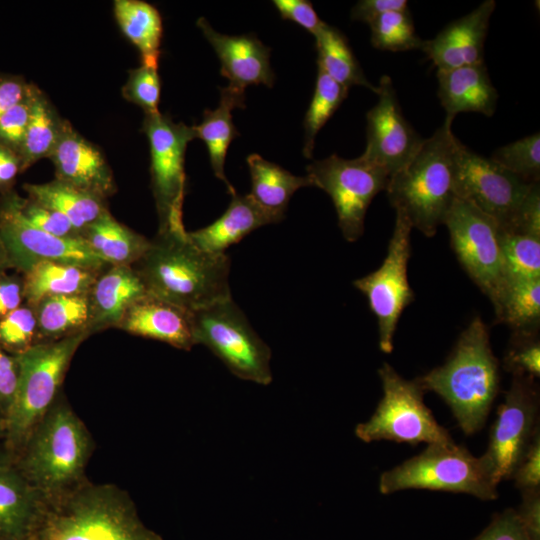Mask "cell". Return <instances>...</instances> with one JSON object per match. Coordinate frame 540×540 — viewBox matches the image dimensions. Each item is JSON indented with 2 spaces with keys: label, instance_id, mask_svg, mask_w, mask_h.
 Returning a JSON list of instances; mask_svg holds the SVG:
<instances>
[{
  "label": "cell",
  "instance_id": "cell-1",
  "mask_svg": "<svg viewBox=\"0 0 540 540\" xmlns=\"http://www.w3.org/2000/svg\"><path fill=\"white\" fill-rule=\"evenodd\" d=\"M231 261L197 248L187 231H162L132 265L148 295L193 313L231 298Z\"/></svg>",
  "mask_w": 540,
  "mask_h": 540
},
{
  "label": "cell",
  "instance_id": "cell-2",
  "mask_svg": "<svg viewBox=\"0 0 540 540\" xmlns=\"http://www.w3.org/2000/svg\"><path fill=\"white\" fill-rule=\"evenodd\" d=\"M94 448L90 431L61 393L13 455L47 503L88 479Z\"/></svg>",
  "mask_w": 540,
  "mask_h": 540
},
{
  "label": "cell",
  "instance_id": "cell-3",
  "mask_svg": "<svg viewBox=\"0 0 540 540\" xmlns=\"http://www.w3.org/2000/svg\"><path fill=\"white\" fill-rule=\"evenodd\" d=\"M35 540H163L139 517L127 491L89 479L46 503Z\"/></svg>",
  "mask_w": 540,
  "mask_h": 540
},
{
  "label": "cell",
  "instance_id": "cell-4",
  "mask_svg": "<svg viewBox=\"0 0 540 540\" xmlns=\"http://www.w3.org/2000/svg\"><path fill=\"white\" fill-rule=\"evenodd\" d=\"M417 380L425 392H434L446 402L464 434L480 431L500 385L499 362L482 319L470 322L444 364Z\"/></svg>",
  "mask_w": 540,
  "mask_h": 540
},
{
  "label": "cell",
  "instance_id": "cell-5",
  "mask_svg": "<svg viewBox=\"0 0 540 540\" xmlns=\"http://www.w3.org/2000/svg\"><path fill=\"white\" fill-rule=\"evenodd\" d=\"M452 122L445 118L443 125L424 139L410 162L389 178L385 190L395 211L426 237H433L444 224L456 198L454 156L458 139L452 133Z\"/></svg>",
  "mask_w": 540,
  "mask_h": 540
},
{
  "label": "cell",
  "instance_id": "cell-6",
  "mask_svg": "<svg viewBox=\"0 0 540 540\" xmlns=\"http://www.w3.org/2000/svg\"><path fill=\"white\" fill-rule=\"evenodd\" d=\"M90 336L82 332L55 341L39 342L16 356L19 380L14 403L5 419L4 445L16 453L51 408L79 346Z\"/></svg>",
  "mask_w": 540,
  "mask_h": 540
},
{
  "label": "cell",
  "instance_id": "cell-7",
  "mask_svg": "<svg viewBox=\"0 0 540 540\" xmlns=\"http://www.w3.org/2000/svg\"><path fill=\"white\" fill-rule=\"evenodd\" d=\"M498 484L483 456H474L465 446L433 443L379 479L383 495L410 489L465 493L489 501L498 497Z\"/></svg>",
  "mask_w": 540,
  "mask_h": 540
},
{
  "label": "cell",
  "instance_id": "cell-8",
  "mask_svg": "<svg viewBox=\"0 0 540 540\" xmlns=\"http://www.w3.org/2000/svg\"><path fill=\"white\" fill-rule=\"evenodd\" d=\"M378 375L383 396L372 416L355 428L361 441L387 440L410 445L454 442L424 403L425 391L417 378H403L387 362L378 369Z\"/></svg>",
  "mask_w": 540,
  "mask_h": 540
},
{
  "label": "cell",
  "instance_id": "cell-9",
  "mask_svg": "<svg viewBox=\"0 0 540 540\" xmlns=\"http://www.w3.org/2000/svg\"><path fill=\"white\" fill-rule=\"evenodd\" d=\"M194 342L206 346L236 377L272 382L271 349L232 297L192 313Z\"/></svg>",
  "mask_w": 540,
  "mask_h": 540
},
{
  "label": "cell",
  "instance_id": "cell-10",
  "mask_svg": "<svg viewBox=\"0 0 540 540\" xmlns=\"http://www.w3.org/2000/svg\"><path fill=\"white\" fill-rule=\"evenodd\" d=\"M450 244L463 270L499 307L510 284L501 249V228L471 204L455 198L444 220Z\"/></svg>",
  "mask_w": 540,
  "mask_h": 540
},
{
  "label": "cell",
  "instance_id": "cell-11",
  "mask_svg": "<svg viewBox=\"0 0 540 540\" xmlns=\"http://www.w3.org/2000/svg\"><path fill=\"white\" fill-rule=\"evenodd\" d=\"M306 171L313 186L332 199L344 239L357 241L363 235L369 205L379 192L386 190L390 176L362 155L344 159L333 154L312 162Z\"/></svg>",
  "mask_w": 540,
  "mask_h": 540
},
{
  "label": "cell",
  "instance_id": "cell-12",
  "mask_svg": "<svg viewBox=\"0 0 540 540\" xmlns=\"http://www.w3.org/2000/svg\"><path fill=\"white\" fill-rule=\"evenodd\" d=\"M143 132L150 146L151 185L159 218L158 232L184 231V159L188 143L196 138L194 127L176 123L158 113L145 115Z\"/></svg>",
  "mask_w": 540,
  "mask_h": 540
},
{
  "label": "cell",
  "instance_id": "cell-13",
  "mask_svg": "<svg viewBox=\"0 0 540 540\" xmlns=\"http://www.w3.org/2000/svg\"><path fill=\"white\" fill-rule=\"evenodd\" d=\"M19 198L13 189L0 193V240L16 272L23 274L44 261L94 270L110 266L81 237H57L30 224L20 211Z\"/></svg>",
  "mask_w": 540,
  "mask_h": 540
},
{
  "label": "cell",
  "instance_id": "cell-14",
  "mask_svg": "<svg viewBox=\"0 0 540 540\" xmlns=\"http://www.w3.org/2000/svg\"><path fill=\"white\" fill-rule=\"evenodd\" d=\"M412 226L408 219L396 211L395 224L385 259L381 266L353 282L365 295L378 323L379 347L391 353L398 321L415 298L408 281V262L411 255Z\"/></svg>",
  "mask_w": 540,
  "mask_h": 540
},
{
  "label": "cell",
  "instance_id": "cell-15",
  "mask_svg": "<svg viewBox=\"0 0 540 540\" xmlns=\"http://www.w3.org/2000/svg\"><path fill=\"white\" fill-rule=\"evenodd\" d=\"M535 184L523 181L457 140L454 156L455 196L492 218L501 229L513 225Z\"/></svg>",
  "mask_w": 540,
  "mask_h": 540
},
{
  "label": "cell",
  "instance_id": "cell-16",
  "mask_svg": "<svg viewBox=\"0 0 540 540\" xmlns=\"http://www.w3.org/2000/svg\"><path fill=\"white\" fill-rule=\"evenodd\" d=\"M539 390L535 378L513 376L504 401L498 406L482 455L497 484L511 479L539 428Z\"/></svg>",
  "mask_w": 540,
  "mask_h": 540
},
{
  "label": "cell",
  "instance_id": "cell-17",
  "mask_svg": "<svg viewBox=\"0 0 540 540\" xmlns=\"http://www.w3.org/2000/svg\"><path fill=\"white\" fill-rule=\"evenodd\" d=\"M376 94L378 101L366 115L367 137L362 156L391 177L410 162L424 139L404 117L389 76L380 78Z\"/></svg>",
  "mask_w": 540,
  "mask_h": 540
},
{
  "label": "cell",
  "instance_id": "cell-18",
  "mask_svg": "<svg viewBox=\"0 0 540 540\" xmlns=\"http://www.w3.org/2000/svg\"><path fill=\"white\" fill-rule=\"evenodd\" d=\"M48 158L54 164L55 179L105 200L115 193L113 173L102 151L67 120Z\"/></svg>",
  "mask_w": 540,
  "mask_h": 540
},
{
  "label": "cell",
  "instance_id": "cell-19",
  "mask_svg": "<svg viewBox=\"0 0 540 540\" xmlns=\"http://www.w3.org/2000/svg\"><path fill=\"white\" fill-rule=\"evenodd\" d=\"M197 25L220 60L221 75L229 80L228 90L245 96V89L250 85L272 86L274 74L270 66V49L255 35L218 33L205 18H199Z\"/></svg>",
  "mask_w": 540,
  "mask_h": 540
},
{
  "label": "cell",
  "instance_id": "cell-20",
  "mask_svg": "<svg viewBox=\"0 0 540 540\" xmlns=\"http://www.w3.org/2000/svg\"><path fill=\"white\" fill-rule=\"evenodd\" d=\"M46 500L27 480L15 457L0 444V540L32 538Z\"/></svg>",
  "mask_w": 540,
  "mask_h": 540
},
{
  "label": "cell",
  "instance_id": "cell-21",
  "mask_svg": "<svg viewBox=\"0 0 540 540\" xmlns=\"http://www.w3.org/2000/svg\"><path fill=\"white\" fill-rule=\"evenodd\" d=\"M496 2L486 0L467 15L452 21L433 39L422 42V51L438 70L484 63V43Z\"/></svg>",
  "mask_w": 540,
  "mask_h": 540
},
{
  "label": "cell",
  "instance_id": "cell-22",
  "mask_svg": "<svg viewBox=\"0 0 540 540\" xmlns=\"http://www.w3.org/2000/svg\"><path fill=\"white\" fill-rule=\"evenodd\" d=\"M147 295L142 280L132 266L110 265L105 268L88 292L90 334L117 328L126 311Z\"/></svg>",
  "mask_w": 540,
  "mask_h": 540
},
{
  "label": "cell",
  "instance_id": "cell-23",
  "mask_svg": "<svg viewBox=\"0 0 540 540\" xmlns=\"http://www.w3.org/2000/svg\"><path fill=\"white\" fill-rule=\"evenodd\" d=\"M118 329L189 351L195 345L192 313L147 295L124 314Z\"/></svg>",
  "mask_w": 540,
  "mask_h": 540
},
{
  "label": "cell",
  "instance_id": "cell-24",
  "mask_svg": "<svg viewBox=\"0 0 540 540\" xmlns=\"http://www.w3.org/2000/svg\"><path fill=\"white\" fill-rule=\"evenodd\" d=\"M438 97L446 111V119L453 121L461 112H477L491 117L498 100L484 63L448 70H437Z\"/></svg>",
  "mask_w": 540,
  "mask_h": 540
},
{
  "label": "cell",
  "instance_id": "cell-25",
  "mask_svg": "<svg viewBox=\"0 0 540 540\" xmlns=\"http://www.w3.org/2000/svg\"><path fill=\"white\" fill-rule=\"evenodd\" d=\"M277 223L249 194H234L225 212L210 225L187 231L189 240L210 254H225L230 246L240 242L257 228Z\"/></svg>",
  "mask_w": 540,
  "mask_h": 540
},
{
  "label": "cell",
  "instance_id": "cell-26",
  "mask_svg": "<svg viewBox=\"0 0 540 540\" xmlns=\"http://www.w3.org/2000/svg\"><path fill=\"white\" fill-rule=\"evenodd\" d=\"M103 270L59 262H39L23 277L24 303L35 306L51 296L87 294Z\"/></svg>",
  "mask_w": 540,
  "mask_h": 540
},
{
  "label": "cell",
  "instance_id": "cell-27",
  "mask_svg": "<svg viewBox=\"0 0 540 540\" xmlns=\"http://www.w3.org/2000/svg\"><path fill=\"white\" fill-rule=\"evenodd\" d=\"M251 177L250 197L277 222L284 218L292 195L303 187L313 186L306 176H296L281 166L254 153L247 157Z\"/></svg>",
  "mask_w": 540,
  "mask_h": 540
},
{
  "label": "cell",
  "instance_id": "cell-28",
  "mask_svg": "<svg viewBox=\"0 0 540 540\" xmlns=\"http://www.w3.org/2000/svg\"><path fill=\"white\" fill-rule=\"evenodd\" d=\"M244 107L245 96L237 95L224 87L221 89L219 106L214 110H205L202 122L193 126L196 138L201 139L208 148L214 175L225 184L231 196L237 192L225 175L224 165L229 145L239 136L232 122L231 111Z\"/></svg>",
  "mask_w": 540,
  "mask_h": 540
},
{
  "label": "cell",
  "instance_id": "cell-29",
  "mask_svg": "<svg viewBox=\"0 0 540 540\" xmlns=\"http://www.w3.org/2000/svg\"><path fill=\"white\" fill-rule=\"evenodd\" d=\"M31 200L67 217L81 231L108 212L105 199L75 188L57 179L43 184H24Z\"/></svg>",
  "mask_w": 540,
  "mask_h": 540
},
{
  "label": "cell",
  "instance_id": "cell-30",
  "mask_svg": "<svg viewBox=\"0 0 540 540\" xmlns=\"http://www.w3.org/2000/svg\"><path fill=\"white\" fill-rule=\"evenodd\" d=\"M80 237L109 265L132 266L150 244V239L120 223L109 211L84 228Z\"/></svg>",
  "mask_w": 540,
  "mask_h": 540
},
{
  "label": "cell",
  "instance_id": "cell-31",
  "mask_svg": "<svg viewBox=\"0 0 540 540\" xmlns=\"http://www.w3.org/2000/svg\"><path fill=\"white\" fill-rule=\"evenodd\" d=\"M33 309L37 322V343L55 341L82 332L90 334L88 293L47 297L40 300Z\"/></svg>",
  "mask_w": 540,
  "mask_h": 540
},
{
  "label": "cell",
  "instance_id": "cell-32",
  "mask_svg": "<svg viewBox=\"0 0 540 540\" xmlns=\"http://www.w3.org/2000/svg\"><path fill=\"white\" fill-rule=\"evenodd\" d=\"M114 16L122 33L138 49L142 65L158 68L163 34L159 11L145 1L116 0Z\"/></svg>",
  "mask_w": 540,
  "mask_h": 540
},
{
  "label": "cell",
  "instance_id": "cell-33",
  "mask_svg": "<svg viewBox=\"0 0 540 540\" xmlns=\"http://www.w3.org/2000/svg\"><path fill=\"white\" fill-rule=\"evenodd\" d=\"M314 37L318 70L348 89L351 86H364L377 92V86L365 77L347 38L340 30L325 23Z\"/></svg>",
  "mask_w": 540,
  "mask_h": 540
},
{
  "label": "cell",
  "instance_id": "cell-34",
  "mask_svg": "<svg viewBox=\"0 0 540 540\" xmlns=\"http://www.w3.org/2000/svg\"><path fill=\"white\" fill-rule=\"evenodd\" d=\"M65 120L62 119L46 95L34 87L31 111L24 141L18 157L21 172L42 158L49 157L61 134Z\"/></svg>",
  "mask_w": 540,
  "mask_h": 540
},
{
  "label": "cell",
  "instance_id": "cell-35",
  "mask_svg": "<svg viewBox=\"0 0 540 540\" xmlns=\"http://www.w3.org/2000/svg\"><path fill=\"white\" fill-rule=\"evenodd\" d=\"M496 320L514 334H537L540 324V278L510 282L495 310Z\"/></svg>",
  "mask_w": 540,
  "mask_h": 540
},
{
  "label": "cell",
  "instance_id": "cell-36",
  "mask_svg": "<svg viewBox=\"0 0 540 540\" xmlns=\"http://www.w3.org/2000/svg\"><path fill=\"white\" fill-rule=\"evenodd\" d=\"M349 89L318 70L312 100L304 118L303 154L311 158L316 135L346 99Z\"/></svg>",
  "mask_w": 540,
  "mask_h": 540
},
{
  "label": "cell",
  "instance_id": "cell-37",
  "mask_svg": "<svg viewBox=\"0 0 540 540\" xmlns=\"http://www.w3.org/2000/svg\"><path fill=\"white\" fill-rule=\"evenodd\" d=\"M500 240L509 282L540 278V236L501 229Z\"/></svg>",
  "mask_w": 540,
  "mask_h": 540
},
{
  "label": "cell",
  "instance_id": "cell-38",
  "mask_svg": "<svg viewBox=\"0 0 540 540\" xmlns=\"http://www.w3.org/2000/svg\"><path fill=\"white\" fill-rule=\"evenodd\" d=\"M372 45L383 51L420 49L423 40L416 34L409 9L381 14L369 23Z\"/></svg>",
  "mask_w": 540,
  "mask_h": 540
},
{
  "label": "cell",
  "instance_id": "cell-39",
  "mask_svg": "<svg viewBox=\"0 0 540 540\" xmlns=\"http://www.w3.org/2000/svg\"><path fill=\"white\" fill-rule=\"evenodd\" d=\"M490 159L527 183H539V132H535L496 149Z\"/></svg>",
  "mask_w": 540,
  "mask_h": 540
},
{
  "label": "cell",
  "instance_id": "cell-40",
  "mask_svg": "<svg viewBox=\"0 0 540 540\" xmlns=\"http://www.w3.org/2000/svg\"><path fill=\"white\" fill-rule=\"evenodd\" d=\"M37 343V322L33 307L24 303L0 320V347L17 356Z\"/></svg>",
  "mask_w": 540,
  "mask_h": 540
},
{
  "label": "cell",
  "instance_id": "cell-41",
  "mask_svg": "<svg viewBox=\"0 0 540 540\" xmlns=\"http://www.w3.org/2000/svg\"><path fill=\"white\" fill-rule=\"evenodd\" d=\"M161 82L158 68L142 65L129 71L128 79L122 88L127 100L141 107L145 115L160 113Z\"/></svg>",
  "mask_w": 540,
  "mask_h": 540
},
{
  "label": "cell",
  "instance_id": "cell-42",
  "mask_svg": "<svg viewBox=\"0 0 540 540\" xmlns=\"http://www.w3.org/2000/svg\"><path fill=\"white\" fill-rule=\"evenodd\" d=\"M537 334H514L504 358L503 366L513 376L540 375V342Z\"/></svg>",
  "mask_w": 540,
  "mask_h": 540
},
{
  "label": "cell",
  "instance_id": "cell-43",
  "mask_svg": "<svg viewBox=\"0 0 540 540\" xmlns=\"http://www.w3.org/2000/svg\"><path fill=\"white\" fill-rule=\"evenodd\" d=\"M19 207L24 218L36 228L63 238H78L80 232L63 214L41 205L30 198H19Z\"/></svg>",
  "mask_w": 540,
  "mask_h": 540
},
{
  "label": "cell",
  "instance_id": "cell-44",
  "mask_svg": "<svg viewBox=\"0 0 540 540\" xmlns=\"http://www.w3.org/2000/svg\"><path fill=\"white\" fill-rule=\"evenodd\" d=\"M34 87L35 85L32 84L29 93L0 117V146L17 155L28 126Z\"/></svg>",
  "mask_w": 540,
  "mask_h": 540
},
{
  "label": "cell",
  "instance_id": "cell-45",
  "mask_svg": "<svg viewBox=\"0 0 540 540\" xmlns=\"http://www.w3.org/2000/svg\"><path fill=\"white\" fill-rule=\"evenodd\" d=\"M473 540H531L515 509L494 514L489 525Z\"/></svg>",
  "mask_w": 540,
  "mask_h": 540
},
{
  "label": "cell",
  "instance_id": "cell-46",
  "mask_svg": "<svg viewBox=\"0 0 540 540\" xmlns=\"http://www.w3.org/2000/svg\"><path fill=\"white\" fill-rule=\"evenodd\" d=\"M511 479L521 492L540 489V430L534 435Z\"/></svg>",
  "mask_w": 540,
  "mask_h": 540
},
{
  "label": "cell",
  "instance_id": "cell-47",
  "mask_svg": "<svg viewBox=\"0 0 540 540\" xmlns=\"http://www.w3.org/2000/svg\"><path fill=\"white\" fill-rule=\"evenodd\" d=\"M274 6L281 17L290 20L314 36L323 27V22L313 8L311 2L306 0H274Z\"/></svg>",
  "mask_w": 540,
  "mask_h": 540
},
{
  "label": "cell",
  "instance_id": "cell-48",
  "mask_svg": "<svg viewBox=\"0 0 540 540\" xmlns=\"http://www.w3.org/2000/svg\"><path fill=\"white\" fill-rule=\"evenodd\" d=\"M18 380L19 365L16 356L0 347V410L5 419L14 403Z\"/></svg>",
  "mask_w": 540,
  "mask_h": 540
},
{
  "label": "cell",
  "instance_id": "cell-49",
  "mask_svg": "<svg viewBox=\"0 0 540 540\" xmlns=\"http://www.w3.org/2000/svg\"><path fill=\"white\" fill-rule=\"evenodd\" d=\"M508 231H516L527 234L540 236V188L539 183H536L524 203L520 211Z\"/></svg>",
  "mask_w": 540,
  "mask_h": 540
},
{
  "label": "cell",
  "instance_id": "cell-50",
  "mask_svg": "<svg viewBox=\"0 0 540 540\" xmlns=\"http://www.w3.org/2000/svg\"><path fill=\"white\" fill-rule=\"evenodd\" d=\"M521 503L515 509L531 540H540V489L522 491Z\"/></svg>",
  "mask_w": 540,
  "mask_h": 540
},
{
  "label": "cell",
  "instance_id": "cell-51",
  "mask_svg": "<svg viewBox=\"0 0 540 540\" xmlns=\"http://www.w3.org/2000/svg\"><path fill=\"white\" fill-rule=\"evenodd\" d=\"M24 304L21 274L0 273V320Z\"/></svg>",
  "mask_w": 540,
  "mask_h": 540
},
{
  "label": "cell",
  "instance_id": "cell-52",
  "mask_svg": "<svg viewBox=\"0 0 540 540\" xmlns=\"http://www.w3.org/2000/svg\"><path fill=\"white\" fill-rule=\"evenodd\" d=\"M31 86L22 76L0 73V117L21 101Z\"/></svg>",
  "mask_w": 540,
  "mask_h": 540
},
{
  "label": "cell",
  "instance_id": "cell-53",
  "mask_svg": "<svg viewBox=\"0 0 540 540\" xmlns=\"http://www.w3.org/2000/svg\"><path fill=\"white\" fill-rule=\"evenodd\" d=\"M408 8L406 0H361L351 10V19L369 24L383 13Z\"/></svg>",
  "mask_w": 540,
  "mask_h": 540
},
{
  "label": "cell",
  "instance_id": "cell-54",
  "mask_svg": "<svg viewBox=\"0 0 540 540\" xmlns=\"http://www.w3.org/2000/svg\"><path fill=\"white\" fill-rule=\"evenodd\" d=\"M19 173L22 172L18 155L0 146V193L13 189Z\"/></svg>",
  "mask_w": 540,
  "mask_h": 540
},
{
  "label": "cell",
  "instance_id": "cell-55",
  "mask_svg": "<svg viewBox=\"0 0 540 540\" xmlns=\"http://www.w3.org/2000/svg\"><path fill=\"white\" fill-rule=\"evenodd\" d=\"M9 269H12L11 264L6 249L0 240V273L6 272Z\"/></svg>",
  "mask_w": 540,
  "mask_h": 540
},
{
  "label": "cell",
  "instance_id": "cell-56",
  "mask_svg": "<svg viewBox=\"0 0 540 540\" xmlns=\"http://www.w3.org/2000/svg\"><path fill=\"white\" fill-rule=\"evenodd\" d=\"M5 439V416L0 410V444L4 442Z\"/></svg>",
  "mask_w": 540,
  "mask_h": 540
},
{
  "label": "cell",
  "instance_id": "cell-57",
  "mask_svg": "<svg viewBox=\"0 0 540 540\" xmlns=\"http://www.w3.org/2000/svg\"><path fill=\"white\" fill-rule=\"evenodd\" d=\"M14 540H35L33 537L32 538H25V539H14Z\"/></svg>",
  "mask_w": 540,
  "mask_h": 540
}]
</instances>
